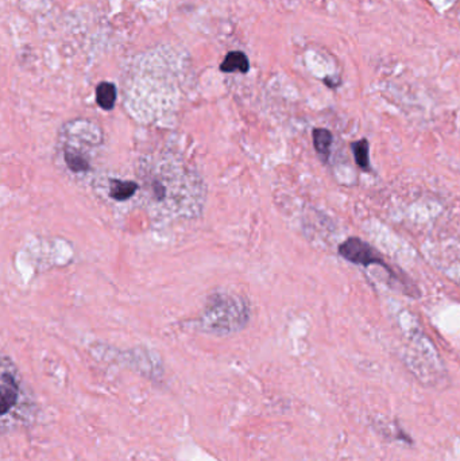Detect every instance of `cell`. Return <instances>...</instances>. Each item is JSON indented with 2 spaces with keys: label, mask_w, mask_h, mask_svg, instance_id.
Wrapping results in <instances>:
<instances>
[{
  "label": "cell",
  "mask_w": 460,
  "mask_h": 461,
  "mask_svg": "<svg viewBox=\"0 0 460 461\" xmlns=\"http://www.w3.org/2000/svg\"><path fill=\"white\" fill-rule=\"evenodd\" d=\"M249 316V306L239 296L216 293L208 299L197 324L206 333L225 336L246 327Z\"/></svg>",
  "instance_id": "6da1fadb"
},
{
  "label": "cell",
  "mask_w": 460,
  "mask_h": 461,
  "mask_svg": "<svg viewBox=\"0 0 460 461\" xmlns=\"http://www.w3.org/2000/svg\"><path fill=\"white\" fill-rule=\"evenodd\" d=\"M339 255L354 265L365 266V268L371 265H378L389 270L384 256L371 244L362 239L348 238L344 240L339 246Z\"/></svg>",
  "instance_id": "7a4b0ae2"
},
{
  "label": "cell",
  "mask_w": 460,
  "mask_h": 461,
  "mask_svg": "<svg viewBox=\"0 0 460 461\" xmlns=\"http://www.w3.org/2000/svg\"><path fill=\"white\" fill-rule=\"evenodd\" d=\"M19 383L15 376L14 371H11V367L6 366V361L3 360V370H1V379H0V409L1 414L6 416L18 402L19 398Z\"/></svg>",
  "instance_id": "3957f363"
},
{
  "label": "cell",
  "mask_w": 460,
  "mask_h": 461,
  "mask_svg": "<svg viewBox=\"0 0 460 461\" xmlns=\"http://www.w3.org/2000/svg\"><path fill=\"white\" fill-rule=\"evenodd\" d=\"M249 69H250L249 59L242 52H230L220 65V71L224 73L240 72L244 75L249 72Z\"/></svg>",
  "instance_id": "277c9868"
},
{
  "label": "cell",
  "mask_w": 460,
  "mask_h": 461,
  "mask_svg": "<svg viewBox=\"0 0 460 461\" xmlns=\"http://www.w3.org/2000/svg\"><path fill=\"white\" fill-rule=\"evenodd\" d=\"M96 102L105 111L114 108L117 103V88L112 83L103 81L96 88Z\"/></svg>",
  "instance_id": "5b68a950"
},
{
  "label": "cell",
  "mask_w": 460,
  "mask_h": 461,
  "mask_svg": "<svg viewBox=\"0 0 460 461\" xmlns=\"http://www.w3.org/2000/svg\"><path fill=\"white\" fill-rule=\"evenodd\" d=\"M332 134L326 128H316L313 131V145L320 158L326 162L331 154V145H332Z\"/></svg>",
  "instance_id": "8992f818"
},
{
  "label": "cell",
  "mask_w": 460,
  "mask_h": 461,
  "mask_svg": "<svg viewBox=\"0 0 460 461\" xmlns=\"http://www.w3.org/2000/svg\"><path fill=\"white\" fill-rule=\"evenodd\" d=\"M351 150L355 157V162L362 170H369L370 169V145L367 139H360L351 143Z\"/></svg>",
  "instance_id": "52a82bcc"
},
{
  "label": "cell",
  "mask_w": 460,
  "mask_h": 461,
  "mask_svg": "<svg viewBox=\"0 0 460 461\" xmlns=\"http://www.w3.org/2000/svg\"><path fill=\"white\" fill-rule=\"evenodd\" d=\"M138 191V185L133 181H112L110 196L119 201H124L133 197Z\"/></svg>",
  "instance_id": "ba28073f"
}]
</instances>
